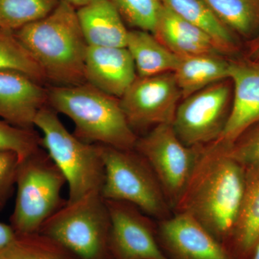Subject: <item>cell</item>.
Wrapping results in <instances>:
<instances>
[{
  "mask_svg": "<svg viewBox=\"0 0 259 259\" xmlns=\"http://www.w3.org/2000/svg\"><path fill=\"white\" fill-rule=\"evenodd\" d=\"M246 169L232 157L228 146H201L192 175L174 212L185 213L226 247L241 209Z\"/></svg>",
  "mask_w": 259,
  "mask_h": 259,
  "instance_id": "cell-1",
  "label": "cell"
},
{
  "mask_svg": "<svg viewBox=\"0 0 259 259\" xmlns=\"http://www.w3.org/2000/svg\"><path fill=\"white\" fill-rule=\"evenodd\" d=\"M13 32L37 61L47 80L59 86L87 83L85 59L89 46L74 6L61 0L51 14Z\"/></svg>",
  "mask_w": 259,
  "mask_h": 259,
  "instance_id": "cell-2",
  "label": "cell"
},
{
  "mask_svg": "<svg viewBox=\"0 0 259 259\" xmlns=\"http://www.w3.org/2000/svg\"><path fill=\"white\" fill-rule=\"evenodd\" d=\"M48 102L54 111L72 120L74 134L81 141L135 149L139 138L127 122L118 99L84 83L51 88L48 90Z\"/></svg>",
  "mask_w": 259,
  "mask_h": 259,
  "instance_id": "cell-3",
  "label": "cell"
},
{
  "mask_svg": "<svg viewBox=\"0 0 259 259\" xmlns=\"http://www.w3.org/2000/svg\"><path fill=\"white\" fill-rule=\"evenodd\" d=\"M34 127L41 132L40 146L63 174L72 202L95 191L101 192L105 168L98 144H88L71 134L51 107H42Z\"/></svg>",
  "mask_w": 259,
  "mask_h": 259,
  "instance_id": "cell-4",
  "label": "cell"
},
{
  "mask_svg": "<svg viewBox=\"0 0 259 259\" xmlns=\"http://www.w3.org/2000/svg\"><path fill=\"white\" fill-rule=\"evenodd\" d=\"M66 179L42 147L19 163L11 226L17 235L38 233L66 204L61 191Z\"/></svg>",
  "mask_w": 259,
  "mask_h": 259,
  "instance_id": "cell-5",
  "label": "cell"
},
{
  "mask_svg": "<svg viewBox=\"0 0 259 259\" xmlns=\"http://www.w3.org/2000/svg\"><path fill=\"white\" fill-rule=\"evenodd\" d=\"M110 218L100 191L66 204L49 218L39 233L77 259H107L110 255Z\"/></svg>",
  "mask_w": 259,
  "mask_h": 259,
  "instance_id": "cell-6",
  "label": "cell"
},
{
  "mask_svg": "<svg viewBox=\"0 0 259 259\" xmlns=\"http://www.w3.org/2000/svg\"><path fill=\"white\" fill-rule=\"evenodd\" d=\"M99 147L105 168L104 199L134 204L159 221L171 217V206L157 177L139 152L104 145Z\"/></svg>",
  "mask_w": 259,
  "mask_h": 259,
  "instance_id": "cell-7",
  "label": "cell"
},
{
  "mask_svg": "<svg viewBox=\"0 0 259 259\" xmlns=\"http://www.w3.org/2000/svg\"><path fill=\"white\" fill-rule=\"evenodd\" d=\"M233 93L231 80H223L179 104L172 126L185 146L199 147L219 139L231 112Z\"/></svg>",
  "mask_w": 259,
  "mask_h": 259,
  "instance_id": "cell-8",
  "label": "cell"
},
{
  "mask_svg": "<svg viewBox=\"0 0 259 259\" xmlns=\"http://www.w3.org/2000/svg\"><path fill=\"white\" fill-rule=\"evenodd\" d=\"M200 147L185 146L172 124L155 126L137 140L135 150L152 168L172 209L192 175Z\"/></svg>",
  "mask_w": 259,
  "mask_h": 259,
  "instance_id": "cell-9",
  "label": "cell"
},
{
  "mask_svg": "<svg viewBox=\"0 0 259 259\" xmlns=\"http://www.w3.org/2000/svg\"><path fill=\"white\" fill-rule=\"evenodd\" d=\"M182 93L173 72L139 77L120 99L122 111L135 131L172 124Z\"/></svg>",
  "mask_w": 259,
  "mask_h": 259,
  "instance_id": "cell-10",
  "label": "cell"
},
{
  "mask_svg": "<svg viewBox=\"0 0 259 259\" xmlns=\"http://www.w3.org/2000/svg\"><path fill=\"white\" fill-rule=\"evenodd\" d=\"M110 218L109 250L114 259H168L151 218L134 204L106 200Z\"/></svg>",
  "mask_w": 259,
  "mask_h": 259,
  "instance_id": "cell-11",
  "label": "cell"
},
{
  "mask_svg": "<svg viewBox=\"0 0 259 259\" xmlns=\"http://www.w3.org/2000/svg\"><path fill=\"white\" fill-rule=\"evenodd\" d=\"M156 233L168 259H233L224 244L185 213L159 221Z\"/></svg>",
  "mask_w": 259,
  "mask_h": 259,
  "instance_id": "cell-12",
  "label": "cell"
},
{
  "mask_svg": "<svg viewBox=\"0 0 259 259\" xmlns=\"http://www.w3.org/2000/svg\"><path fill=\"white\" fill-rule=\"evenodd\" d=\"M230 79L233 86L231 112L215 141L226 146L259 122V62L246 57L230 61Z\"/></svg>",
  "mask_w": 259,
  "mask_h": 259,
  "instance_id": "cell-13",
  "label": "cell"
},
{
  "mask_svg": "<svg viewBox=\"0 0 259 259\" xmlns=\"http://www.w3.org/2000/svg\"><path fill=\"white\" fill-rule=\"evenodd\" d=\"M48 102V91L30 76L0 71V119L22 128L33 129L37 112Z\"/></svg>",
  "mask_w": 259,
  "mask_h": 259,
  "instance_id": "cell-14",
  "label": "cell"
},
{
  "mask_svg": "<svg viewBox=\"0 0 259 259\" xmlns=\"http://www.w3.org/2000/svg\"><path fill=\"white\" fill-rule=\"evenodd\" d=\"M84 74L87 83L117 99L138 76L129 51L120 47H88Z\"/></svg>",
  "mask_w": 259,
  "mask_h": 259,
  "instance_id": "cell-15",
  "label": "cell"
},
{
  "mask_svg": "<svg viewBox=\"0 0 259 259\" xmlns=\"http://www.w3.org/2000/svg\"><path fill=\"white\" fill-rule=\"evenodd\" d=\"M76 13L89 47H126L128 30L111 0H92Z\"/></svg>",
  "mask_w": 259,
  "mask_h": 259,
  "instance_id": "cell-16",
  "label": "cell"
},
{
  "mask_svg": "<svg viewBox=\"0 0 259 259\" xmlns=\"http://www.w3.org/2000/svg\"><path fill=\"white\" fill-rule=\"evenodd\" d=\"M245 169L243 202L226 245L233 259H250L259 243V165Z\"/></svg>",
  "mask_w": 259,
  "mask_h": 259,
  "instance_id": "cell-17",
  "label": "cell"
},
{
  "mask_svg": "<svg viewBox=\"0 0 259 259\" xmlns=\"http://www.w3.org/2000/svg\"><path fill=\"white\" fill-rule=\"evenodd\" d=\"M153 35L180 57L221 54L206 32L181 18L164 5Z\"/></svg>",
  "mask_w": 259,
  "mask_h": 259,
  "instance_id": "cell-18",
  "label": "cell"
},
{
  "mask_svg": "<svg viewBox=\"0 0 259 259\" xmlns=\"http://www.w3.org/2000/svg\"><path fill=\"white\" fill-rule=\"evenodd\" d=\"M173 73L185 99L212 83L230 79V61L219 54L182 56Z\"/></svg>",
  "mask_w": 259,
  "mask_h": 259,
  "instance_id": "cell-19",
  "label": "cell"
},
{
  "mask_svg": "<svg viewBox=\"0 0 259 259\" xmlns=\"http://www.w3.org/2000/svg\"><path fill=\"white\" fill-rule=\"evenodd\" d=\"M125 48L139 77L174 72L180 61V56L167 49L152 33L144 30H128Z\"/></svg>",
  "mask_w": 259,
  "mask_h": 259,
  "instance_id": "cell-20",
  "label": "cell"
},
{
  "mask_svg": "<svg viewBox=\"0 0 259 259\" xmlns=\"http://www.w3.org/2000/svg\"><path fill=\"white\" fill-rule=\"evenodd\" d=\"M175 14L206 32L221 54L235 55L239 51L235 34L219 20L204 0H162Z\"/></svg>",
  "mask_w": 259,
  "mask_h": 259,
  "instance_id": "cell-21",
  "label": "cell"
},
{
  "mask_svg": "<svg viewBox=\"0 0 259 259\" xmlns=\"http://www.w3.org/2000/svg\"><path fill=\"white\" fill-rule=\"evenodd\" d=\"M231 31L250 40L259 33V0H204Z\"/></svg>",
  "mask_w": 259,
  "mask_h": 259,
  "instance_id": "cell-22",
  "label": "cell"
},
{
  "mask_svg": "<svg viewBox=\"0 0 259 259\" xmlns=\"http://www.w3.org/2000/svg\"><path fill=\"white\" fill-rule=\"evenodd\" d=\"M61 0H0V28L15 31L51 14Z\"/></svg>",
  "mask_w": 259,
  "mask_h": 259,
  "instance_id": "cell-23",
  "label": "cell"
},
{
  "mask_svg": "<svg viewBox=\"0 0 259 259\" xmlns=\"http://www.w3.org/2000/svg\"><path fill=\"white\" fill-rule=\"evenodd\" d=\"M0 71L21 73L40 83L47 81L41 68L17 38L14 32L2 28H0Z\"/></svg>",
  "mask_w": 259,
  "mask_h": 259,
  "instance_id": "cell-24",
  "label": "cell"
},
{
  "mask_svg": "<svg viewBox=\"0 0 259 259\" xmlns=\"http://www.w3.org/2000/svg\"><path fill=\"white\" fill-rule=\"evenodd\" d=\"M0 259H77L67 250L41 233L17 235L0 252Z\"/></svg>",
  "mask_w": 259,
  "mask_h": 259,
  "instance_id": "cell-25",
  "label": "cell"
},
{
  "mask_svg": "<svg viewBox=\"0 0 259 259\" xmlns=\"http://www.w3.org/2000/svg\"><path fill=\"white\" fill-rule=\"evenodd\" d=\"M124 22L153 33L163 8L162 0H111Z\"/></svg>",
  "mask_w": 259,
  "mask_h": 259,
  "instance_id": "cell-26",
  "label": "cell"
},
{
  "mask_svg": "<svg viewBox=\"0 0 259 259\" xmlns=\"http://www.w3.org/2000/svg\"><path fill=\"white\" fill-rule=\"evenodd\" d=\"M40 147V137L33 129L17 127L0 119V151L14 153L21 161Z\"/></svg>",
  "mask_w": 259,
  "mask_h": 259,
  "instance_id": "cell-27",
  "label": "cell"
},
{
  "mask_svg": "<svg viewBox=\"0 0 259 259\" xmlns=\"http://www.w3.org/2000/svg\"><path fill=\"white\" fill-rule=\"evenodd\" d=\"M230 155L245 168L259 165V122L242 134L231 146Z\"/></svg>",
  "mask_w": 259,
  "mask_h": 259,
  "instance_id": "cell-28",
  "label": "cell"
},
{
  "mask_svg": "<svg viewBox=\"0 0 259 259\" xmlns=\"http://www.w3.org/2000/svg\"><path fill=\"white\" fill-rule=\"evenodd\" d=\"M19 163L15 153L0 151V209L8 202L14 188Z\"/></svg>",
  "mask_w": 259,
  "mask_h": 259,
  "instance_id": "cell-29",
  "label": "cell"
},
{
  "mask_svg": "<svg viewBox=\"0 0 259 259\" xmlns=\"http://www.w3.org/2000/svg\"><path fill=\"white\" fill-rule=\"evenodd\" d=\"M17 237L11 225L0 222V252L9 245Z\"/></svg>",
  "mask_w": 259,
  "mask_h": 259,
  "instance_id": "cell-30",
  "label": "cell"
},
{
  "mask_svg": "<svg viewBox=\"0 0 259 259\" xmlns=\"http://www.w3.org/2000/svg\"><path fill=\"white\" fill-rule=\"evenodd\" d=\"M245 57L250 60L259 62V33L248 42Z\"/></svg>",
  "mask_w": 259,
  "mask_h": 259,
  "instance_id": "cell-31",
  "label": "cell"
},
{
  "mask_svg": "<svg viewBox=\"0 0 259 259\" xmlns=\"http://www.w3.org/2000/svg\"><path fill=\"white\" fill-rule=\"evenodd\" d=\"M63 1L66 2V3H69V4L74 6L76 9H78V8H81L83 5L88 4L92 0H63Z\"/></svg>",
  "mask_w": 259,
  "mask_h": 259,
  "instance_id": "cell-32",
  "label": "cell"
},
{
  "mask_svg": "<svg viewBox=\"0 0 259 259\" xmlns=\"http://www.w3.org/2000/svg\"><path fill=\"white\" fill-rule=\"evenodd\" d=\"M250 259H259V243L257 246L255 247L254 251Z\"/></svg>",
  "mask_w": 259,
  "mask_h": 259,
  "instance_id": "cell-33",
  "label": "cell"
}]
</instances>
